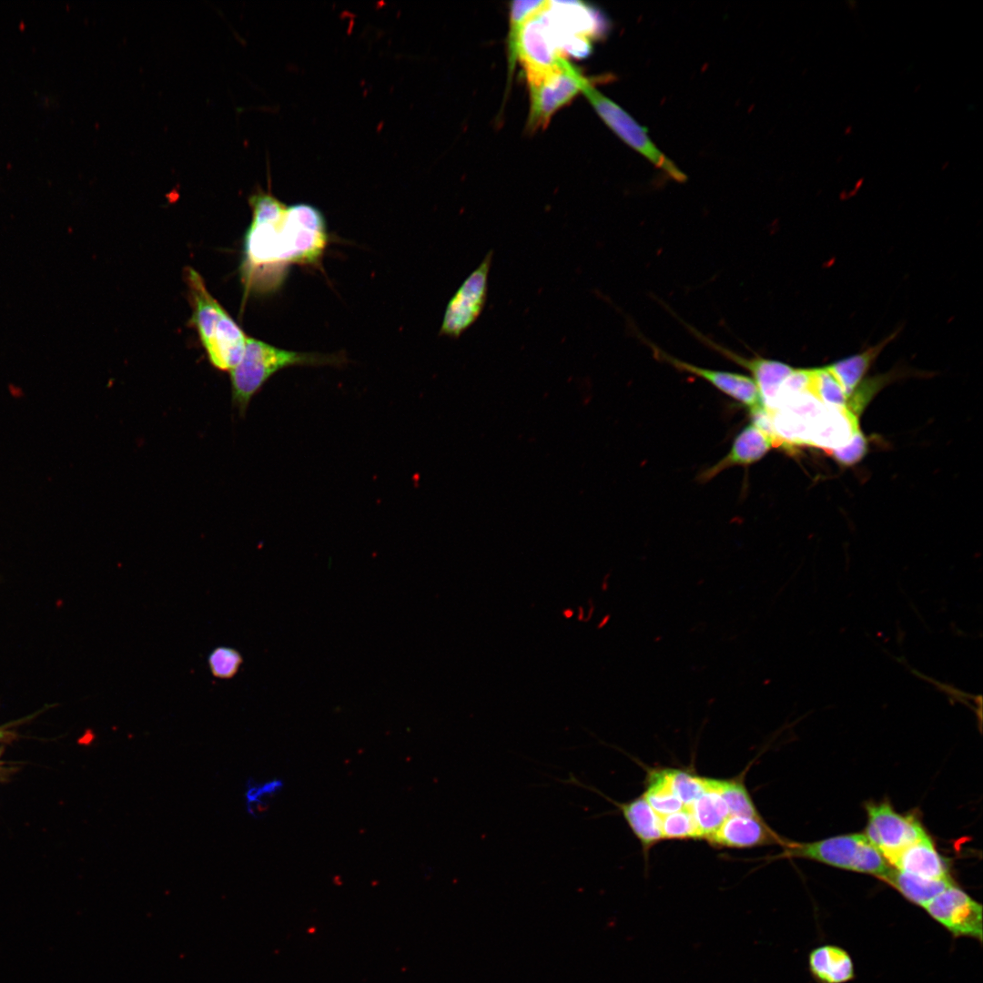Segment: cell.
I'll use <instances>...</instances> for the list:
<instances>
[{
	"label": "cell",
	"instance_id": "6da1fadb",
	"mask_svg": "<svg viewBox=\"0 0 983 983\" xmlns=\"http://www.w3.org/2000/svg\"><path fill=\"white\" fill-rule=\"evenodd\" d=\"M184 279L193 309L190 324L196 328L210 363L219 370L230 371L241 360L248 337L209 293L198 271L186 268Z\"/></svg>",
	"mask_w": 983,
	"mask_h": 983
},
{
	"label": "cell",
	"instance_id": "7a4b0ae2",
	"mask_svg": "<svg viewBox=\"0 0 983 983\" xmlns=\"http://www.w3.org/2000/svg\"><path fill=\"white\" fill-rule=\"evenodd\" d=\"M252 220L245 234L242 271L249 289H259L268 276H273L278 286L285 269L280 261V228L287 205L269 192L258 190L248 199Z\"/></svg>",
	"mask_w": 983,
	"mask_h": 983
},
{
	"label": "cell",
	"instance_id": "3957f363",
	"mask_svg": "<svg viewBox=\"0 0 983 983\" xmlns=\"http://www.w3.org/2000/svg\"><path fill=\"white\" fill-rule=\"evenodd\" d=\"M344 357L280 349L247 339L244 355L230 373L232 401L243 415L255 394L279 370L290 366L339 365Z\"/></svg>",
	"mask_w": 983,
	"mask_h": 983
},
{
	"label": "cell",
	"instance_id": "277c9868",
	"mask_svg": "<svg viewBox=\"0 0 983 983\" xmlns=\"http://www.w3.org/2000/svg\"><path fill=\"white\" fill-rule=\"evenodd\" d=\"M779 857H801L831 866L873 875L879 879L890 869L865 834H848L809 843L788 842Z\"/></svg>",
	"mask_w": 983,
	"mask_h": 983
},
{
	"label": "cell",
	"instance_id": "5b68a950",
	"mask_svg": "<svg viewBox=\"0 0 983 983\" xmlns=\"http://www.w3.org/2000/svg\"><path fill=\"white\" fill-rule=\"evenodd\" d=\"M541 15L562 55L582 57L589 41L603 37L608 22L597 9L580 1H547Z\"/></svg>",
	"mask_w": 983,
	"mask_h": 983
},
{
	"label": "cell",
	"instance_id": "8992f818",
	"mask_svg": "<svg viewBox=\"0 0 983 983\" xmlns=\"http://www.w3.org/2000/svg\"><path fill=\"white\" fill-rule=\"evenodd\" d=\"M329 235L322 212L308 203L287 207L280 228V259L288 265L319 263Z\"/></svg>",
	"mask_w": 983,
	"mask_h": 983
},
{
	"label": "cell",
	"instance_id": "52a82bcc",
	"mask_svg": "<svg viewBox=\"0 0 983 983\" xmlns=\"http://www.w3.org/2000/svg\"><path fill=\"white\" fill-rule=\"evenodd\" d=\"M541 10L521 25L512 52L509 55L511 69L518 59L524 68L528 85L559 72L569 62L556 46Z\"/></svg>",
	"mask_w": 983,
	"mask_h": 983
},
{
	"label": "cell",
	"instance_id": "ba28073f",
	"mask_svg": "<svg viewBox=\"0 0 983 983\" xmlns=\"http://www.w3.org/2000/svg\"><path fill=\"white\" fill-rule=\"evenodd\" d=\"M582 93L584 94L600 117L625 144L647 158L655 167L661 169L671 178L679 182L685 180L684 173L657 148L647 135V130L624 109L597 90L591 81L583 87Z\"/></svg>",
	"mask_w": 983,
	"mask_h": 983
},
{
	"label": "cell",
	"instance_id": "9c48e42d",
	"mask_svg": "<svg viewBox=\"0 0 983 983\" xmlns=\"http://www.w3.org/2000/svg\"><path fill=\"white\" fill-rule=\"evenodd\" d=\"M865 836L889 862L907 846L927 835L917 819L896 812L888 803L866 806Z\"/></svg>",
	"mask_w": 983,
	"mask_h": 983
},
{
	"label": "cell",
	"instance_id": "30bf717a",
	"mask_svg": "<svg viewBox=\"0 0 983 983\" xmlns=\"http://www.w3.org/2000/svg\"><path fill=\"white\" fill-rule=\"evenodd\" d=\"M492 259L491 250L450 299L441 325V335L459 338L478 319L487 300Z\"/></svg>",
	"mask_w": 983,
	"mask_h": 983
},
{
	"label": "cell",
	"instance_id": "8fae6325",
	"mask_svg": "<svg viewBox=\"0 0 983 983\" xmlns=\"http://www.w3.org/2000/svg\"><path fill=\"white\" fill-rule=\"evenodd\" d=\"M590 82L569 62L557 73L529 86L531 108L528 128H544L552 115L568 104Z\"/></svg>",
	"mask_w": 983,
	"mask_h": 983
},
{
	"label": "cell",
	"instance_id": "7c38bea8",
	"mask_svg": "<svg viewBox=\"0 0 983 983\" xmlns=\"http://www.w3.org/2000/svg\"><path fill=\"white\" fill-rule=\"evenodd\" d=\"M954 937L982 940V906L954 884L933 897L924 907Z\"/></svg>",
	"mask_w": 983,
	"mask_h": 983
},
{
	"label": "cell",
	"instance_id": "4fadbf2b",
	"mask_svg": "<svg viewBox=\"0 0 983 983\" xmlns=\"http://www.w3.org/2000/svg\"><path fill=\"white\" fill-rule=\"evenodd\" d=\"M644 341L657 360L671 365L680 371L693 374L706 380L725 395L747 407L752 415L764 409L758 389L751 377L696 366L670 355L647 339H644Z\"/></svg>",
	"mask_w": 983,
	"mask_h": 983
},
{
	"label": "cell",
	"instance_id": "5bb4252c",
	"mask_svg": "<svg viewBox=\"0 0 983 983\" xmlns=\"http://www.w3.org/2000/svg\"><path fill=\"white\" fill-rule=\"evenodd\" d=\"M705 840L720 847L745 848L766 845L785 846L780 837L762 817L729 815L721 826Z\"/></svg>",
	"mask_w": 983,
	"mask_h": 983
},
{
	"label": "cell",
	"instance_id": "9a60e30c",
	"mask_svg": "<svg viewBox=\"0 0 983 983\" xmlns=\"http://www.w3.org/2000/svg\"><path fill=\"white\" fill-rule=\"evenodd\" d=\"M774 447L770 435L756 423L745 426L735 437L728 453L699 476L708 481L735 466H747L761 460Z\"/></svg>",
	"mask_w": 983,
	"mask_h": 983
},
{
	"label": "cell",
	"instance_id": "2e32d148",
	"mask_svg": "<svg viewBox=\"0 0 983 983\" xmlns=\"http://www.w3.org/2000/svg\"><path fill=\"white\" fill-rule=\"evenodd\" d=\"M859 431L857 415L847 407L826 405L811 428L808 445L832 451Z\"/></svg>",
	"mask_w": 983,
	"mask_h": 983
},
{
	"label": "cell",
	"instance_id": "e0dca14e",
	"mask_svg": "<svg viewBox=\"0 0 983 983\" xmlns=\"http://www.w3.org/2000/svg\"><path fill=\"white\" fill-rule=\"evenodd\" d=\"M889 865L899 871L927 879L951 878L945 859L938 854L927 834L903 849Z\"/></svg>",
	"mask_w": 983,
	"mask_h": 983
},
{
	"label": "cell",
	"instance_id": "ac0fdd59",
	"mask_svg": "<svg viewBox=\"0 0 983 983\" xmlns=\"http://www.w3.org/2000/svg\"><path fill=\"white\" fill-rule=\"evenodd\" d=\"M808 968L817 983H846L855 978L851 956L835 945H823L811 950Z\"/></svg>",
	"mask_w": 983,
	"mask_h": 983
},
{
	"label": "cell",
	"instance_id": "d6986e66",
	"mask_svg": "<svg viewBox=\"0 0 983 983\" xmlns=\"http://www.w3.org/2000/svg\"><path fill=\"white\" fill-rule=\"evenodd\" d=\"M624 820L640 841L644 851L663 839L660 829V816L651 807L644 796L629 802L615 803Z\"/></svg>",
	"mask_w": 983,
	"mask_h": 983
},
{
	"label": "cell",
	"instance_id": "ffe728a7",
	"mask_svg": "<svg viewBox=\"0 0 983 983\" xmlns=\"http://www.w3.org/2000/svg\"><path fill=\"white\" fill-rule=\"evenodd\" d=\"M880 879L897 889L908 901L922 907L954 884L951 878L927 879L899 871L892 866Z\"/></svg>",
	"mask_w": 983,
	"mask_h": 983
},
{
	"label": "cell",
	"instance_id": "44dd1931",
	"mask_svg": "<svg viewBox=\"0 0 983 983\" xmlns=\"http://www.w3.org/2000/svg\"><path fill=\"white\" fill-rule=\"evenodd\" d=\"M894 337L895 334L890 335L874 347L826 366L849 398L864 379L874 360Z\"/></svg>",
	"mask_w": 983,
	"mask_h": 983
},
{
	"label": "cell",
	"instance_id": "7402d4cb",
	"mask_svg": "<svg viewBox=\"0 0 983 983\" xmlns=\"http://www.w3.org/2000/svg\"><path fill=\"white\" fill-rule=\"evenodd\" d=\"M643 796L660 816L678 811L684 806L673 790L670 768L649 771L646 777V788Z\"/></svg>",
	"mask_w": 983,
	"mask_h": 983
},
{
	"label": "cell",
	"instance_id": "603a6c76",
	"mask_svg": "<svg viewBox=\"0 0 983 983\" xmlns=\"http://www.w3.org/2000/svg\"><path fill=\"white\" fill-rule=\"evenodd\" d=\"M686 808L691 812L703 839L714 834L729 816L725 801L713 791L704 792Z\"/></svg>",
	"mask_w": 983,
	"mask_h": 983
},
{
	"label": "cell",
	"instance_id": "cb8c5ba5",
	"mask_svg": "<svg viewBox=\"0 0 983 983\" xmlns=\"http://www.w3.org/2000/svg\"><path fill=\"white\" fill-rule=\"evenodd\" d=\"M705 788L706 791L717 793L723 798L729 815L762 817L742 779L720 780L705 777Z\"/></svg>",
	"mask_w": 983,
	"mask_h": 983
},
{
	"label": "cell",
	"instance_id": "d4e9b609",
	"mask_svg": "<svg viewBox=\"0 0 983 983\" xmlns=\"http://www.w3.org/2000/svg\"><path fill=\"white\" fill-rule=\"evenodd\" d=\"M809 390L826 405L848 408L851 398L826 366L810 369Z\"/></svg>",
	"mask_w": 983,
	"mask_h": 983
},
{
	"label": "cell",
	"instance_id": "484cf974",
	"mask_svg": "<svg viewBox=\"0 0 983 983\" xmlns=\"http://www.w3.org/2000/svg\"><path fill=\"white\" fill-rule=\"evenodd\" d=\"M660 829L663 838L666 839H702L694 819L686 807L660 816Z\"/></svg>",
	"mask_w": 983,
	"mask_h": 983
},
{
	"label": "cell",
	"instance_id": "4316f807",
	"mask_svg": "<svg viewBox=\"0 0 983 983\" xmlns=\"http://www.w3.org/2000/svg\"><path fill=\"white\" fill-rule=\"evenodd\" d=\"M670 778L674 794L685 807L706 791L705 777L691 772L670 768Z\"/></svg>",
	"mask_w": 983,
	"mask_h": 983
},
{
	"label": "cell",
	"instance_id": "83f0119b",
	"mask_svg": "<svg viewBox=\"0 0 983 983\" xmlns=\"http://www.w3.org/2000/svg\"><path fill=\"white\" fill-rule=\"evenodd\" d=\"M242 662L239 652L228 646L216 647L208 658L212 675L219 679H230L235 676Z\"/></svg>",
	"mask_w": 983,
	"mask_h": 983
},
{
	"label": "cell",
	"instance_id": "f1b7e54d",
	"mask_svg": "<svg viewBox=\"0 0 983 983\" xmlns=\"http://www.w3.org/2000/svg\"><path fill=\"white\" fill-rule=\"evenodd\" d=\"M866 441L861 431H857L845 445L829 453L839 462L851 465L857 462L866 453Z\"/></svg>",
	"mask_w": 983,
	"mask_h": 983
},
{
	"label": "cell",
	"instance_id": "f546056e",
	"mask_svg": "<svg viewBox=\"0 0 983 983\" xmlns=\"http://www.w3.org/2000/svg\"><path fill=\"white\" fill-rule=\"evenodd\" d=\"M4 736V734L0 731V738Z\"/></svg>",
	"mask_w": 983,
	"mask_h": 983
}]
</instances>
